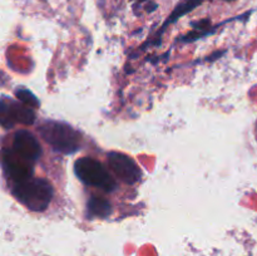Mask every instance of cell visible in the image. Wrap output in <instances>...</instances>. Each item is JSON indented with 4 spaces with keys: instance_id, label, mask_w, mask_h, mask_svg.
<instances>
[{
    "instance_id": "5b68a950",
    "label": "cell",
    "mask_w": 257,
    "mask_h": 256,
    "mask_svg": "<svg viewBox=\"0 0 257 256\" xmlns=\"http://www.w3.org/2000/svg\"><path fill=\"white\" fill-rule=\"evenodd\" d=\"M108 163L118 180L127 185H135L142 177V172L137 163L124 153L109 152L108 153Z\"/></svg>"
},
{
    "instance_id": "8992f818",
    "label": "cell",
    "mask_w": 257,
    "mask_h": 256,
    "mask_svg": "<svg viewBox=\"0 0 257 256\" xmlns=\"http://www.w3.org/2000/svg\"><path fill=\"white\" fill-rule=\"evenodd\" d=\"M2 166L7 177L14 183L32 178L34 173V165L23 160L12 148L2 152Z\"/></svg>"
},
{
    "instance_id": "30bf717a",
    "label": "cell",
    "mask_w": 257,
    "mask_h": 256,
    "mask_svg": "<svg viewBox=\"0 0 257 256\" xmlns=\"http://www.w3.org/2000/svg\"><path fill=\"white\" fill-rule=\"evenodd\" d=\"M15 95L18 97V100H20L22 103H24L25 105L30 108H38L39 107V100L37 99L34 94L32 92H29L28 89L24 88H19V89L15 90Z\"/></svg>"
},
{
    "instance_id": "3957f363",
    "label": "cell",
    "mask_w": 257,
    "mask_h": 256,
    "mask_svg": "<svg viewBox=\"0 0 257 256\" xmlns=\"http://www.w3.org/2000/svg\"><path fill=\"white\" fill-rule=\"evenodd\" d=\"M74 172L83 183L92 187L100 188L105 192H112L117 187L107 168L92 157H82L75 161Z\"/></svg>"
},
{
    "instance_id": "7a4b0ae2",
    "label": "cell",
    "mask_w": 257,
    "mask_h": 256,
    "mask_svg": "<svg viewBox=\"0 0 257 256\" xmlns=\"http://www.w3.org/2000/svg\"><path fill=\"white\" fill-rule=\"evenodd\" d=\"M43 140L62 155H73L80 150L82 136L72 125L58 120H48L39 127Z\"/></svg>"
},
{
    "instance_id": "9c48e42d",
    "label": "cell",
    "mask_w": 257,
    "mask_h": 256,
    "mask_svg": "<svg viewBox=\"0 0 257 256\" xmlns=\"http://www.w3.org/2000/svg\"><path fill=\"white\" fill-rule=\"evenodd\" d=\"M202 2H203V0H185V2L181 3V4L178 5V7L176 8L175 10H173L172 15H171L170 20H168L167 23L173 22V20H176L177 18L185 15L186 13L191 12V10L195 9L196 7H198V5L202 4Z\"/></svg>"
},
{
    "instance_id": "ba28073f",
    "label": "cell",
    "mask_w": 257,
    "mask_h": 256,
    "mask_svg": "<svg viewBox=\"0 0 257 256\" xmlns=\"http://www.w3.org/2000/svg\"><path fill=\"white\" fill-rule=\"evenodd\" d=\"M110 211H112L110 203L108 202L105 198L93 196V197L88 201V212H89L90 216L105 218L110 215Z\"/></svg>"
},
{
    "instance_id": "52a82bcc",
    "label": "cell",
    "mask_w": 257,
    "mask_h": 256,
    "mask_svg": "<svg viewBox=\"0 0 257 256\" xmlns=\"http://www.w3.org/2000/svg\"><path fill=\"white\" fill-rule=\"evenodd\" d=\"M12 150L32 165H35V162L42 157V147L39 142L35 136L27 130H20L15 133Z\"/></svg>"
},
{
    "instance_id": "277c9868",
    "label": "cell",
    "mask_w": 257,
    "mask_h": 256,
    "mask_svg": "<svg viewBox=\"0 0 257 256\" xmlns=\"http://www.w3.org/2000/svg\"><path fill=\"white\" fill-rule=\"evenodd\" d=\"M34 122L35 112L33 108L13 98H0V125L10 130L17 124L32 125Z\"/></svg>"
},
{
    "instance_id": "8fae6325",
    "label": "cell",
    "mask_w": 257,
    "mask_h": 256,
    "mask_svg": "<svg viewBox=\"0 0 257 256\" xmlns=\"http://www.w3.org/2000/svg\"><path fill=\"white\" fill-rule=\"evenodd\" d=\"M226 2H235V0H226Z\"/></svg>"
},
{
    "instance_id": "6da1fadb",
    "label": "cell",
    "mask_w": 257,
    "mask_h": 256,
    "mask_svg": "<svg viewBox=\"0 0 257 256\" xmlns=\"http://www.w3.org/2000/svg\"><path fill=\"white\" fill-rule=\"evenodd\" d=\"M12 192L22 205L37 212L47 210L54 195L49 181L34 177L14 183Z\"/></svg>"
}]
</instances>
